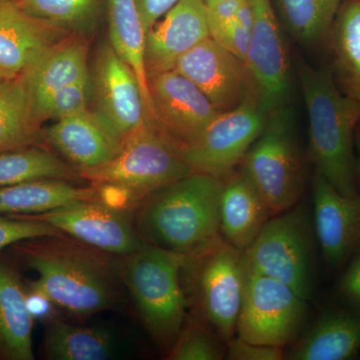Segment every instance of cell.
I'll list each match as a JSON object with an SVG mask.
<instances>
[{
	"label": "cell",
	"mask_w": 360,
	"mask_h": 360,
	"mask_svg": "<svg viewBox=\"0 0 360 360\" xmlns=\"http://www.w3.org/2000/svg\"><path fill=\"white\" fill-rule=\"evenodd\" d=\"M16 257L39 278L32 285L59 309L86 317L113 309L120 297V257L61 233L13 245Z\"/></svg>",
	"instance_id": "1"
},
{
	"label": "cell",
	"mask_w": 360,
	"mask_h": 360,
	"mask_svg": "<svg viewBox=\"0 0 360 360\" xmlns=\"http://www.w3.org/2000/svg\"><path fill=\"white\" fill-rule=\"evenodd\" d=\"M222 179L191 174L144 198L134 210L135 226L146 243L188 255L222 238Z\"/></svg>",
	"instance_id": "2"
},
{
	"label": "cell",
	"mask_w": 360,
	"mask_h": 360,
	"mask_svg": "<svg viewBox=\"0 0 360 360\" xmlns=\"http://www.w3.org/2000/svg\"><path fill=\"white\" fill-rule=\"evenodd\" d=\"M297 68L315 167L336 191L356 195L359 191L354 136L360 122V104L341 91L330 68H315L303 59Z\"/></svg>",
	"instance_id": "3"
},
{
	"label": "cell",
	"mask_w": 360,
	"mask_h": 360,
	"mask_svg": "<svg viewBox=\"0 0 360 360\" xmlns=\"http://www.w3.org/2000/svg\"><path fill=\"white\" fill-rule=\"evenodd\" d=\"M186 255L146 243L120 257V278L129 291L144 328L169 350L186 321L187 298L181 284Z\"/></svg>",
	"instance_id": "4"
},
{
	"label": "cell",
	"mask_w": 360,
	"mask_h": 360,
	"mask_svg": "<svg viewBox=\"0 0 360 360\" xmlns=\"http://www.w3.org/2000/svg\"><path fill=\"white\" fill-rule=\"evenodd\" d=\"M191 174L179 146L153 120L127 137L115 158L79 172L82 179L92 186L108 184L124 189L135 207L161 187Z\"/></svg>",
	"instance_id": "5"
},
{
	"label": "cell",
	"mask_w": 360,
	"mask_h": 360,
	"mask_svg": "<svg viewBox=\"0 0 360 360\" xmlns=\"http://www.w3.org/2000/svg\"><path fill=\"white\" fill-rule=\"evenodd\" d=\"M315 231L303 205L274 215L243 250L246 274L288 284L309 302L314 285Z\"/></svg>",
	"instance_id": "6"
},
{
	"label": "cell",
	"mask_w": 360,
	"mask_h": 360,
	"mask_svg": "<svg viewBox=\"0 0 360 360\" xmlns=\"http://www.w3.org/2000/svg\"><path fill=\"white\" fill-rule=\"evenodd\" d=\"M181 274L200 319L229 342L236 330L246 281L243 250L220 238L186 255Z\"/></svg>",
	"instance_id": "7"
},
{
	"label": "cell",
	"mask_w": 360,
	"mask_h": 360,
	"mask_svg": "<svg viewBox=\"0 0 360 360\" xmlns=\"http://www.w3.org/2000/svg\"><path fill=\"white\" fill-rule=\"evenodd\" d=\"M241 165V170L266 201L272 217L296 205L304 187V170L290 105L269 113L264 131Z\"/></svg>",
	"instance_id": "8"
},
{
	"label": "cell",
	"mask_w": 360,
	"mask_h": 360,
	"mask_svg": "<svg viewBox=\"0 0 360 360\" xmlns=\"http://www.w3.org/2000/svg\"><path fill=\"white\" fill-rule=\"evenodd\" d=\"M269 113L251 94L238 108L219 112L200 139L180 148L193 174L224 179L231 174L266 124Z\"/></svg>",
	"instance_id": "9"
},
{
	"label": "cell",
	"mask_w": 360,
	"mask_h": 360,
	"mask_svg": "<svg viewBox=\"0 0 360 360\" xmlns=\"http://www.w3.org/2000/svg\"><path fill=\"white\" fill-rule=\"evenodd\" d=\"M307 314V300L288 284L246 274L236 333L248 342L283 347L297 335Z\"/></svg>",
	"instance_id": "10"
},
{
	"label": "cell",
	"mask_w": 360,
	"mask_h": 360,
	"mask_svg": "<svg viewBox=\"0 0 360 360\" xmlns=\"http://www.w3.org/2000/svg\"><path fill=\"white\" fill-rule=\"evenodd\" d=\"M25 217L39 220L97 250L117 257L146 245L135 226L134 210H122L101 200H82L49 212Z\"/></svg>",
	"instance_id": "11"
},
{
	"label": "cell",
	"mask_w": 360,
	"mask_h": 360,
	"mask_svg": "<svg viewBox=\"0 0 360 360\" xmlns=\"http://www.w3.org/2000/svg\"><path fill=\"white\" fill-rule=\"evenodd\" d=\"M252 30L246 65L258 101L267 113L290 105L292 77L290 56L271 0H248Z\"/></svg>",
	"instance_id": "12"
},
{
	"label": "cell",
	"mask_w": 360,
	"mask_h": 360,
	"mask_svg": "<svg viewBox=\"0 0 360 360\" xmlns=\"http://www.w3.org/2000/svg\"><path fill=\"white\" fill-rule=\"evenodd\" d=\"M91 77L94 111L122 142L151 120L139 79L110 44L97 51Z\"/></svg>",
	"instance_id": "13"
},
{
	"label": "cell",
	"mask_w": 360,
	"mask_h": 360,
	"mask_svg": "<svg viewBox=\"0 0 360 360\" xmlns=\"http://www.w3.org/2000/svg\"><path fill=\"white\" fill-rule=\"evenodd\" d=\"M174 71L193 82L219 112L257 96L246 63L210 37L182 56Z\"/></svg>",
	"instance_id": "14"
},
{
	"label": "cell",
	"mask_w": 360,
	"mask_h": 360,
	"mask_svg": "<svg viewBox=\"0 0 360 360\" xmlns=\"http://www.w3.org/2000/svg\"><path fill=\"white\" fill-rule=\"evenodd\" d=\"M153 122L179 148L200 139L219 111L198 87L174 70L148 77Z\"/></svg>",
	"instance_id": "15"
},
{
	"label": "cell",
	"mask_w": 360,
	"mask_h": 360,
	"mask_svg": "<svg viewBox=\"0 0 360 360\" xmlns=\"http://www.w3.org/2000/svg\"><path fill=\"white\" fill-rule=\"evenodd\" d=\"M314 226L324 262L338 269L360 250V193L345 195L315 170Z\"/></svg>",
	"instance_id": "16"
},
{
	"label": "cell",
	"mask_w": 360,
	"mask_h": 360,
	"mask_svg": "<svg viewBox=\"0 0 360 360\" xmlns=\"http://www.w3.org/2000/svg\"><path fill=\"white\" fill-rule=\"evenodd\" d=\"M210 37L203 0H180L146 33L148 77L174 70L179 59Z\"/></svg>",
	"instance_id": "17"
},
{
	"label": "cell",
	"mask_w": 360,
	"mask_h": 360,
	"mask_svg": "<svg viewBox=\"0 0 360 360\" xmlns=\"http://www.w3.org/2000/svg\"><path fill=\"white\" fill-rule=\"evenodd\" d=\"M70 33L30 15L16 0H0V78L21 77Z\"/></svg>",
	"instance_id": "18"
},
{
	"label": "cell",
	"mask_w": 360,
	"mask_h": 360,
	"mask_svg": "<svg viewBox=\"0 0 360 360\" xmlns=\"http://www.w3.org/2000/svg\"><path fill=\"white\" fill-rule=\"evenodd\" d=\"M44 137L78 172L108 162L123 146L110 125L89 108L56 120Z\"/></svg>",
	"instance_id": "19"
},
{
	"label": "cell",
	"mask_w": 360,
	"mask_h": 360,
	"mask_svg": "<svg viewBox=\"0 0 360 360\" xmlns=\"http://www.w3.org/2000/svg\"><path fill=\"white\" fill-rule=\"evenodd\" d=\"M271 217L266 201L243 170L222 179L219 229L229 245L245 250Z\"/></svg>",
	"instance_id": "20"
},
{
	"label": "cell",
	"mask_w": 360,
	"mask_h": 360,
	"mask_svg": "<svg viewBox=\"0 0 360 360\" xmlns=\"http://www.w3.org/2000/svg\"><path fill=\"white\" fill-rule=\"evenodd\" d=\"M33 321L20 272L0 259V359H34Z\"/></svg>",
	"instance_id": "21"
},
{
	"label": "cell",
	"mask_w": 360,
	"mask_h": 360,
	"mask_svg": "<svg viewBox=\"0 0 360 360\" xmlns=\"http://www.w3.org/2000/svg\"><path fill=\"white\" fill-rule=\"evenodd\" d=\"M360 349V309H335L322 314L284 359L347 360Z\"/></svg>",
	"instance_id": "22"
},
{
	"label": "cell",
	"mask_w": 360,
	"mask_h": 360,
	"mask_svg": "<svg viewBox=\"0 0 360 360\" xmlns=\"http://www.w3.org/2000/svg\"><path fill=\"white\" fill-rule=\"evenodd\" d=\"M87 56L89 42L79 33L68 35L47 49L23 73L33 105L56 90L89 77Z\"/></svg>",
	"instance_id": "23"
},
{
	"label": "cell",
	"mask_w": 360,
	"mask_h": 360,
	"mask_svg": "<svg viewBox=\"0 0 360 360\" xmlns=\"http://www.w3.org/2000/svg\"><path fill=\"white\" fill-rule=\"evenodd\" d=\"M82 200H99L96 187L68 180H34L0 187V214H39Z\"/></svg>",
	"instance_id": "24"
},
{
	"label": "cell",
	"mask_w": 360,
	"mask_h": 360,
	"mask_svg": "<svg viewBox=\"0 0 360 360\" xmlns=\"http://www.w3.org/2000/svg\"><path fill=\"white\" fill-rule=\"evenodd\" d=\"M328 40L336 84L360 104V0L341 1Z\"/></svg>",
	"instance_id": "25"
},
{
	"label": "cell",
	"mask_w": 360,
	"mask_h": 360,
	"mask_svg": "<svg viewBox=\"0 0 360 360\" xmlns=\"http://www.w3.org/2000/svg\"><path fill=\"white\" fill-rule=\"evenodd\" d=\"M105 1L108 4L111 46L136 75L146 112L153 122V105L149 94L148 77L144 59L146 32L142 25L136 4L135 0Z\"/></svg>",
	"instance_id": "26"
},
{
	"label": "cell",
	"mask_w": 360,
	"mask_h": 360,
	"mask_svg": "<svg viewBox=\"0 0 360 360\" xmlns=\"http://www.w3.org/2000/svg\"><path fill=\"white\" fill-rule=\"evenodd\" d=\"M112 331L101 326H80L56 319L47 321L44 352L51 360H106L117 352Z\"/></svg>",
	"instance_id": "27"
},
{
	"label": "cell",
	"mask_w": 360,
	"mask_h": 360,
	"mask_svg": "<svg viewBox=\"0 0 360 360\" xmlns=\"http://www.w3.org/2000/svg\"><path fill=\"white\" fill-rule=\"evenodd\" d=\"M25 75L0 79V153L44 141Z\"/></svg>",
	"instance_id": "28"
},
{
	"label": "cell",
	"mask_w": 360,
	"mask_h": 360,
	"mask_svg": "<svg viewBox=\"0 0 360 360\" xmlns=\"http://www.w3.org/2000/svg\"><path fill=\"white\" fill-rule=\"evenodd\" d=\"M40 179L84 180L77 168L42 146L0 153V187Z\"/></svg>",
	"instance_id": "29"
},
{
	"label": "cell",
	"mask_w": 360,
	"mask_h": 360,
	"mask_svg": "<svg viewBox=\"0 0 360 360\" xmlns=\"http://www.w3.org/2000/svg\"><path fill=\"white\" fill-rule=\"evenodd\" d=\"M342 0H277L290 34L303 44L328 39Z\"/></svg>",
	"instance_id": "30"
},
{
	"label": "cell",
	"mask_w": 360,
	"mask_h": 360,
	"mask_svg": "<svg viewBox=\"0 0 360 360\" xmlns=\"http://www.w3.org/2000/svg\"><path fill=\"white\" fill-rule=\"evenodd\" d=\"M23 11L47 25L72 34L94 25L103 0H16Z\"/></svg>",
	"instance_id": "31"
},
{
	"label": "cell",
	"mask_w": 360,
	"mask_h": 360,
	"mask_svg": "<svg viewBox=\"0 0 360 360\" xmlns=\"http://www.w3.org/2000/svg\"><path fill=\"white\" fill-rule=\"evenodd\" d=\"M224 349L210 328V324L200 319H188L174 345L168 350L169 360H219Z\"/></svg>",
	"instance_id": "32"
},
{
	"label": "cell",
	"mask_w": 360,
	"mask_h": 360,
	"mask_svg": "<svg viewBox=\"0 0 360 360\" xmlns=\"http://www.w3.org/2000/svg\"><path fill=\"white\" fill-rule=\"evenodd\" d=\"M91 91V77L65 85L33 105L35 116L40 122L47 120H61L77 115L89 108Z\"/></svg>",
	"instance_id": "33"
},
{
	"label": "cell",
	"mask_w": 360,
	"mask_h": 360,
	"mask_svg": "<svg viewBox=\"0 0 360 360\" xmlns=\"http://www.w3.org/2000/svg\"><path fill=\"white\" fill-rule=\"evenodd\" d=\"M61 233L58 229L25 215H0V250L26 239Z\"/></svg>",
	"instance_id": "34"
},
{
	"label": "cell",
	"mask_w": 360,
	"mask_h": 360,
	"mask_svg": "<svg viewBox=\"0 0 360 360\" xmlns=\"http://www.w3.org/2000/svg\"><path fill=\"white\" fill-rule=\"evenodd\" d=\"M251 30H252V13H251L250 1L245 0L236 20L232 21L231 25L226 30L213 39L246 63Z\"/></svg>",
	"instance_id": "35"
},
{
	"label": "cell",
	"mask_w": 360,
	"mask_h": 360,
	"mask_svg": "<svg viewBox=\"0 0 360 360\" xmlns=\"http://www.w3.org/2000/svg\"><path fill=\"white\" fill-rule=\"evenodd\" d=\"M227 359L231 360H281L284 359L283 347L257 345L239 338L229 341Z\"/></svg>",
	"instance_id": "36"
},
{
	"label": "cell",
	"mask_w": 360,
	"mask_h": 360,
	"mask_svg": "<svg viewBox=\"0 0 360 360\" xmlns=\"http://www.w3.org/2000/svg\"><path fill=\"white\" fill-rule=\"evenodd\" d=\"M243 2L245 0H219L205 4L210 37L215 39L231 25Z\"/></svg>",
	"instance_id": "37"
},
{
	"label": "cell",
	"mask_w": 360,
	"mask_h": 360,
	"mask_svg": "<svg viewBox=\"0 0 360 360\" xmlns=\"http://www.w3.org/2000/svg\"><path fill=\"white\" fill-rule=\"evenodd\" d=\"M338 291L350 307L360 309V250L350 258L338 283Z\"/></svg>",
	"instance_id": "38"
},
{
	"label": "cell",
	"mask_w": 360,
	"mask_h": 360,
	"mask_svg": "<svg viewBox=\"0 0 360 360\" xmlns=\"http://www.w3.org/2000/svg\"><path fill=\"white\" fill-rule=\"evenodd\" d=\"M180 0H135L146 33Z\"/></svg>",
	"instance_id": "39"
},
{
	"label": "cell",
	"mask_w": 360,
	"mask_h": 360,
	"mask_svg": "<svg viewBox=\"0 0 360 360\" xmlns=\"http://www.w3.org/2000/svg\"><path fill=\"white\" fill-rule=\"evenodd\" d=\"M354 142L355 148H356L357 150V177H359V184H360V122H359V124H357L356 129H355Z\"/></svg>",
	"instance_id": "40"
},
{
	"label": "cell",
	"mask_w": 360,
	"mask_h": 360,
	"mask_svg": "<svg viewBox=\"0 0 360 360\" xmlns=\"http://www.w3.org/2000/svg\"><path fill=\"white\" fill-rule=\"evenodd\" d=\"M203 1L205 4H208V2L219 1V0H203Z\"/></svg>",
	"instance_id": "41"
},
{
	"label": "cell",
	"mask_w": 360,
	"mask_h": 360,
	"mask_svg": "<svg viewBox=\"0 0 360 360\" xmlns=\"http://www.w3.org/2000/svg\"><path fill=\"white\" fill-rule=\"evenodd\" d=\"M0 79H1V78H0Z\"/></svg>",
	"instance_id": "42"
}]
</instances>
